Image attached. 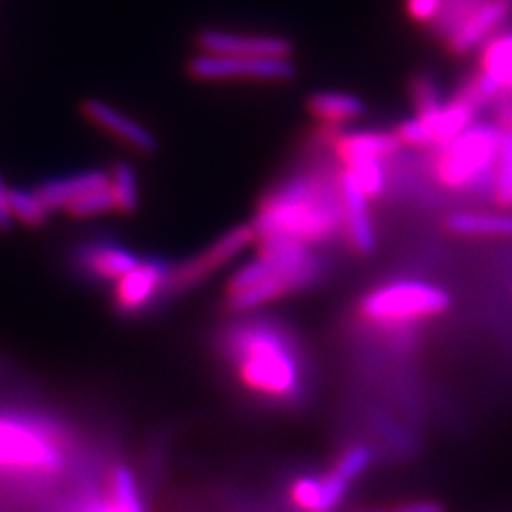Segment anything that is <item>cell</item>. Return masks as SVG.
<instances>
[{
    "label": "cell",
    "instance_id": "cell-1",
    "mask_svg": "<svg viewBox=\"0 0 512 512\" xmlns=\"http://www.w3.org/2000/svg\"><path fill=\"white\" fill-rule=\"evenodd\" d=\"M220 355L239 387L261 402L295 408L308 395V363L288 327L246 320L222 331Z\"/></svg>",
    "mask_w": 512,
    "mask_h": 512
},
{
    "label": "cell",
    "instance_id": "cell-2",
    "mask_svg": "<svg viewBox=\"0 0 512 512\" xmlns=\"http://www.w3.org/2000/svg\"><path fill=\"white\" fill-rule=\"evenodd\" d=\"M252 224L256 239L284 237L314 246L340 237L344 212L338 175L333 180L318 171L288 175L261 197Z\"/></svg>",
    "mask_w": 512,
    "mask_h": 512
},
{
    "label": "cell",
    "instance_id": "cell-3",
    "mask_svg": "<svg viewBox=\"0 0 512 512\" xmlns=\"http://www.w3.org/2000/svg\"><path fill=\"white\" fill-rule=\"evenodd\" d=\"M259 259L244 265L224 286V308L250 312L308 291L325 276V263L312 246L284 237H259Z\"/></svg>",
    "mask_w": 512,
    "mask_h": 512
},
{
    "label": "cell",
    "instance_id": "cell-4",
    "mask_svg": "<svg viewBox=\"0 0 512 512\" xmlns=\"http://www.w3.org/2000/svg\"><path fill=\"white\" fill-rule=\"evenodd\" d=\"M448 308H451V297L444 288L416 280H399L363 295L357 316L374 327H397L440 316Z\"/></svg>",
    "mask_w": 512,
    "mask_h": 512
},
{
    "label": "cell",
    "instance_id": "cell-5",
    "mask_svg": "<svg viewBox=\"0 0 512 512\" xmlns=\"http://www.w3.org/2000/svg\"><path fill=\"white\" fill-rule=\"evenodd\" d=\"M64 463V448L50 427L26 416L0 414V472L56 476Z\"/></svg>",
    "mask_w": 512,
    "mask_h": 512
},
{
    "label": "cell",
    "instance_id": "cell-6",
    "mask_svg": "<svg viewBox=\"0 0 512 512\" xmlns=\"http://www.w3.org/2000/svg\"><path fill=\"white\" fill-rule=\"evenodd\" d=\"M502 131L495 124H472L453 141L444 143L434 158L436 180L448 190H468L491 178L498 160Z\"/></svg>",
    "mask_w": 512,
    "mask_h": 512
},
{
    "label": "cell",
    "instance_id": "cell-7",
    "mask_svg": "<svg viewBox=\"0 0 512 512\" xmlns=\"http://www.w3.org/2000/svg\"><path fill=\"white\" fill-rule=\"evenodd\" d=\"M512 15V0H444L434 24L446 50L463 56L483 45Z\"/></svg>",
    "mask_w": 512,
    "mask_h": 512
},
{
    "label": "cell",
    "instance_id": "cell-8",
    "mask_svg": "<svg viewBox=\"0 0 512 512\" xmlns=\"http://www.w3.org/2000/svg\"><path fill=\"white\" fill-rule=\"evenodd\" d=\"M256 242V229L252 222L237 224L231 231L203 248L199 254L190 256L180 265H173L169 280V297H178L188 291H195L205 280H210L216 271L229 265L235 256L242 254L250 244Z\"/></svg>",
    "mask_w": 512,
    "mask_h": 512
},
{
    "label": "cell",
    "instance_id": "cell-9",
    "mask_svg": "<svg viewBox=\"0 0 512 512\" xmlns=\"http://www.w3.org/2000/svg\"><path fill=\"white\" fill-rule=\"evenodd\" d=\"M190 77L199 82H288L297 73L293 58H246L195 54L188 60Z\"/></svg>",
    "mask_w": 512,
    "mask_h": 512
},
{
    "label": "cell",
    "instance_id": "cell-10",
    "mask_svg": "<svg viewBox=\"0 0 512 512\" xmlns=\"http://www.w3.org/2000/svg\"><path fill=\"white\" fill-rule=\"evenodd\" d=\"M173 265L160 256L141 259L135 269L116 282L111 308L120 318H137L169 299Z\"/></svg>",
    "mask_w": 512,
    "mask_h": 512
},
{
    "label": "cell",
    "instance_id": "cell-11",
    "mask_svg": "<svg viewBox=\"0 0 512 512\" xmlns=\"http://www.w3.org/2000/svg\"><path fill=\"white\" fill-rule=\"evenodd\" d=\"M199 54L246 58H293V43L280 35L205 28L197 35Z\"/></svg>",
    "mask_w": 512,
    "mask_h": 512
},
{
    "label": "cell",
    "instance_id": "cell-12",
    "mask_svg": "<svg viewBox=\"0 0 512 512\" xmlns=\"http://www.w3.org/2000/svg\"><path fill=\"white\" fill-rule=\"evenodd\" d=\"M75 267L92 282H118L128 271L135 269L141 256L120 242L111 239H92L77 248Z\"/></svg>",
    "mask_w": 512,
    "mask_h": 512
},
{
    "label": "cell",
    "instance_id": "cell-13",
    "mask_svg": "<svg viewBox=\"0 0 512 512\" xmlns=\"http://www.w3.org/2000/svg\"><path fill=\"white\" fill-rule=\"evenodd\" d=\"M82 114L94 126H99L101 131H105L107 135L122 141L126 148H131V150H135L143 156L156 154L158 139L150 131V128L146 124H141L139 120H135L133 116L124 114L122 109L114 107L111 103L90 96V99H86L82 103Z\"/></svg>",
    "mask_w": 512,
    "mask_h": 512
},
{
    "label": "cell",
    "instance_id": "cell-14",
    "mask_svg": "<svg viewBox=\"0 0 512 512\" xmlns=\"http://www.w3.org/2000/svg\"><path fill=\"white\" fill-rule=\"evenodd\" d=\"M338 186L342 195V212H344V235L346 242L361 256L372 254L376 248V233L370 216V207L359 184L352 180V175L344 169L338 173Z\"/></svg>",
    "mask_w": 512,
    "mask_h": 512
},
{
    "label": "cell",
    "instance_id": "cell-15",
    "mask_svg": "<svg viewBox=\"0 0 512 512\" xmlns=\"http://www.w3.org/2000/svg\"><path fill=\"white\" fill-rule=\"evenodd\" d=\"M331 146L342 165L359 158L384 160L402 150V143H399L393 131H335Z\"/></svg>",
    "mask_w": 512,
    "mask_h": 512
},
{
    "label": "cell",
    "instance_id": "cell-16",
    "mask_svg": "<svg viewBox=\"0 0 512 512\" xmlns=\"http://www.w3.org/2000/svg\"><path fill=\"white\" fill-rule=\"evenodd\" d=\"M109 184V175L103 169H88L71 175H60V178H50L35 186L39 199L45 203L50 212L64 210L69 203L96 188Z\"/></svg>",
    "mask_w": 512,
    "mask_h": 512
},
{
    "label": "cell",
    "instance_id": "cell-17",
    "mask_svg": "<svg viewBox=\"0 0 512 512\" xmlns=\"http://www.w3.org/2000/svg\"><path fill=\"white\" fill-rule=\"evenodd\" d=\"M478 73L495 86L500 99H512V30H498L480 45Z\"/></svg>",
    "mask_w": 512,
    "mask_h": 512
},
{
    "label": "cell",
    "instance_id": "cell-18",
    "mask_svg": "<svg viewBox=\"0 0 512 512\" xmlns=\"http://www.w3.org/2000/svg\"><path fill=\"white\" fill-rule=\"evenodd\" d=\"M308 111L325 128L338 131L340 126L359 120L365 114V103L357 94L323 90L308 99Z\"/></svg>",
    "mask_w": 512,
    "mask_h": 512
},
{
    "label": "cell",
    "instance_id": "cell-19",
    "mask_svg": "<svg viewBox=\"0 0 512 512\" xmlns=\"http://www.w3.org/2000/svg\"><path fill=\"white\" fill-rule=\"evenodd\" d=\"M444 227L466 237H512V214L457 212L444 220Z\"/></svg>",
    "mask_w": 512,
    "mask_h": 512
},
{
    "label": "cell",
    "instance_id": "cell-20",
    "mask_svg": "<svg viewBox=\"0 0 512 512\" xmlns=\"http://www.w3.org/2000/svg\"><path fill=\"white\" fill-rule=\"evenodd\" d=\"M109 175V190L114 195V203H116V212L124 214V216H135L139 210V180H137V171L131 163L126 160H120Z\"/></svg>",
    "mask_w": 512,
    "mask_h": 512
},
{
    "label": "cell",
    "instance_id": "cell-21",
    "mask_svg": "<svg viewBox=\"0 0 512 512\" xmlns=\"http://www.w3.org/2000/svg\"><path fill=\"white\" fill-rule=\"evenodd\" d=\"M9 203L13 220L24 224L26 229H41L50 222V210L39 199L35 188H22V186H9Z\"/></svg>",
    "mask_w": 512,
    "mask_h": 512
},
{
    "label": "cell",
    "instance_id": "cell-22",
    "mask_svg": "<svg viewBox=\"0 0 512 512\" xmlns=\"http://www.w3.org/2000/svg\"><path fill=\"white\" fill-rule=\"evenodd\" d=\"M109 506L114 512H146L143 510L137 478L126 466H116L109 478Z\"/></svg>",
    "mask_w": 512,
    "mask_h": 512
},
{
    "label": "cell",
    "instance_id": "cell-23",
    "mask_svg": "<svg viewBox=\"0 0 512 512\" xmlns=\"http://www.w3.org/2000/svg\"><path fill=\"white\" fill-rule=\"evenodd\" d=\"M288 500L299 512H331L325 498V480L316 474L295 478L288 487Z\"/></svg>",
    "mask_w": 512,
    "mask_h": 512
},
{
    "label": "cell",
    "instance_id": "cell-24",
    "mask_svg": "<svg viewBox=\"0 0 512 512\" xmlns=\"http://www.w3.org/2000/svg\"><path fill=\"white\" fill-rule=\"evenodd\" d=\"M493 201L512 210V131H502L498 160L493 169Z\"/></svg>",
    "mask_w": 512,
    "mask_h": 512
},
{
    "label": "cell",
    "instance_id": "cell-25",
    "mask_svg": "<svg viewBox=\"0 0 512 512\" xmlns=\"http://www.w3.org/2000/svg\"><path fill=\"white\" fill-rule=\"evenodd\" d=\"M342 169L352 175V180L359 184V188L363 190V195L367 199H378L384 192V186H387V175H384L382 160H376V158L350 160V163L342 165Z\"/></svg>",
    "mask_w": 512,
    "mask_h": 512
},
{
    "label": "cell",
    "instance_id": "cell-26",
    "mask_svg": "<svg viewBox=\"0 0 512 512\" xmlns=\"http://www.w3.org/2000/svg\"><path fill=\"white\" fill-rule=\"evenodd\" d=\"M67 216L75 218V220H88V218H96L103 216L109 212H116V203H114V195H111L109 184L103 188H96L86 192L79 199H75L73 203H69L62 210Z\"/></svg>",
    "mask_w": 512,
    "mask_h": 512
},
{
    "label": "cell",
    "instance_id": "cell-27",
    "mask_svg": "<svg viewBox=\"0 0 512 512\" xmlns=\"http://www.w3.org/2000/svg\"><path fill=\"white\" fill-rule=\"evenodd\" d=\"M372 461H374L372 448L367 444L355 442V444H350L348 448H344L342 455L335 459L331 470L335 474H340L348 485H352L359 476H363L367 472V468L372 466Z\"/></svg>",
    "mask_w": 512,
    "mask_h": 512
},
{
    "label": "cell",
    "instance_id": "cell-28",
    "mask_svg": "<svg viewBox=\"0 0 512 512\" xmlns=\"http://www.w3.org/2000/svg\"><path fill=\"white\" fill-rule=\"evenodd\" d=\"M410 96H412V103L416 109V116L434 114V111H438L446 103L436 79L431 75H425V73H419L412 77Z\"/></svg>",
    "mask_w": 512,
    "mask_h": 512
},
{
    "label": "cell",
    "instance_id": "cell-29",
    "mask_svg": "<svg viewBox=\"0 0 512 512\" xmlns=\"http://www.w3.org/2000/svg\"><path fill=\"white\" fill-rule=\"evenodd\" d=\"M444 0H406V11L416 24L434 26L440 18Z\"/></svg>",
    "mask_w": 512,
    "mask_h": 512
},
{
    "label": "cell",
    "instance_id": "cell-30",
    "mask_svg": "<svg viewBox=\"0 0 512 512\" xmlns=\"http://www.w3.org/2000/svg\"><path fill=\"white\" fill-rule=\"evenodd\" d=\"M15 227V220L11 214V203H9V184L5 182L3 175H0V233H9Z\"/></svg>",
    "mask_w": 512,
    "mask_h": 512
},
{
    "label": "cell",
    "instance_id": "cell-31",
    "mask_svg": "<svg viewBox=\"0 0 512 512\" xmlns=\"http://www.w3.org/2000/svg\"><path fill=\"white\" fill-rule=\"evenodd\" d=\"M391 512H446V508L434 500H414L393 506Z\"/></svg>",
    "mask_w": 512,
    "mask_h": 512
},
{
    "label": "cell",
    "instance_id": "cell-32",
    "mask_svg": "<svg viewBox=\"0 0 512 512\" xmlns=\"http://www.w3.org/2000/svg\"><path fill=\"white\" fill-rule=\"evenodd\" d=\"M495 126L500 131H512V99H500L495 107Z\"/></svg>",
    "mask_w": 512,
    "mask_h": 512
},
{
    "label": "cell",
    "instance_id": "cell-33",
    "mask_svg": "<svg viewBox=\"0 0 512 512\" xmlns=\"http://www.w3.org/2000/svg\"><path fill=\"white\" fill-rule=\"evenodd\" d=\"M355 512H391V508H361Z\"/></svg>",
    "mask_w": 512,
    "mask_h": 512
}]
</instances>
